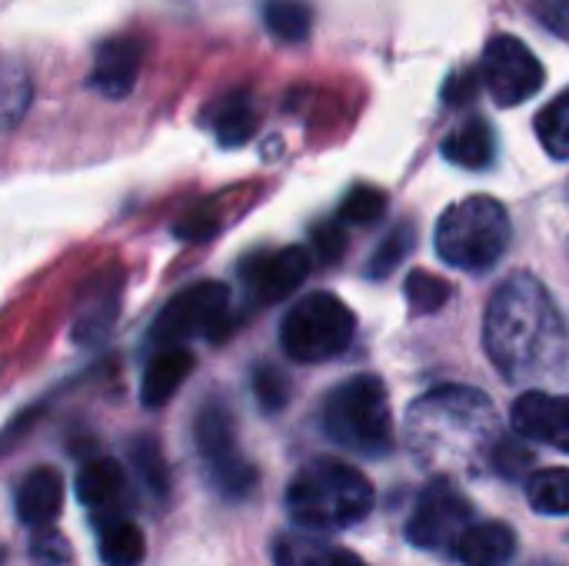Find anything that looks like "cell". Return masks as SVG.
I'll use <instances>...</instances> for the list:
<instances>
[{
    "mask_svg": "<svg viewBox=\"0 0 569 566\" xmlns=\"http://www.w3.org/2000/svg\"><path fill=\"white\" fill-rule=\"evenodd\" d=\"M343 244H347V237L337 224H323L313 230V250L323 264H333L343 254Z\"/></svg>",
    "mask_w": 569,
    "mask_h": 566,
    "instance_id": "cell-33",
    "label": "cell"
},
{
    "mask_svg": "<svg viewBox=\"0 0 569 566\" xmlns=\"http://www.w3.org/2000/svg\"><path fill=\"white\" fill-rule=\"evenodd\" d=\"M193 370V354L183 350V347H163L160 354H153V360L147 364L143 370V380H140V404L147 410H157L163 407L177 390L180 384L187 380V374Z\"/></svg>",
    "mask_w": 569,
    "mask_h": 566,
    "instance_id": "cell-16",
    "label": "cell"
},
{
    "mask_svg": "<svg viewBox=\"0 0 569 566\" xmlns=\"http://www.w3.org/2000/svg\"><path fill=\"white\" fill-rule=\"evenodd\" d=\"M130 464H133V474L137 480L153 494V497H167L170 490V474H167V460H163V450L153 437H137L130 444Z\"/></svg>",
    "mask_w": 569,
    "mask_h": 566,
    "instance_id": "cell-24",
    "label": "cell"
},
{
    "mask_svg": "<svg viewBox=\"0 0 569 566\" xmlns=\"http://www.w3.org/2000/svg\"><path fill=\"white\" fill-rule=\"evenodd\" d=\"M470 500L453 484L437 480L420 494L417 510L407 524V537L420 550H453L460 534L470 527Z\"/></svg>",
    "mask_w": 569,
    "mask_h": 566,
    "instance_id": "cell-10",
    "label": "cell"
},
{
    "mask_svg": "<svg viewBox=\"0 0 569 566\" xmlns=\"http://www.w3.org/2000/svg\"><path fill=\"white\" fill-rule=\"evenodd\" d=\"M330 550L307 534H280L273 544V564L277 566H327Z\"/></svg>",
    "mask_w": 569,
    "mask_h": 566,
    "instance_id": "cell-26",
    "label": "cell"
},
{
    "mask_svg": "<svg viewBox=\"0 0 569 566\" xmlns=\"http://www.w3.org/2000/svg\"><path fill=\"white\" fill-rule=\"evenodd\" d=\"M410 247H413V227H410V224H400V227L377 247V254H373L370 264H367V274H370V277L390 274V270L410 254Z\"/></svg>",
    "mask_w": 569,
    "mask_h": 566,
    "instance_id": "cell-29",
    "label": "cell"
},
{
    "mask_svg": "<svg viewBox=\"0 0 569 566\" xmlns=\"http://www.w3.org/2000/svg\"><path fill=\"white\" fill-rule=\"evenodd\" d=\"M143 53H147V43L137 33L107 37L97 47L93 70H90V87L100 90L110 100H123L137 87V77H140V67H143Z\"/></svg>",
    "mask_w": 569,
    "mask_h": 566,
    "instance_id": "cell-12",
    "label": "cell"
},
{
    "mask_svg": "<svg viewBox=\"0 0 569 566\" xmlns=\"http://www.w3.org/2000/svg\"><path fill=\"white\" fill-rule=\"evenodd\" d=\"M323 430L343 450L383 457L393 447V420L387 390L377 377H350L323 404Z\"/></svg>",
    "mask_w": 569,
    "mask_h": 566,
    "instance_id": "cell-4",
    "label": "cell"
},
{
    "mask_svg": "<svg viewBox=\"0 0 569 566\" xmlns=\"http://www.w3.org/2000/svg\"><path fill=\"white\" fill-rule=\"evenodd\" d=\"M33 557H37V564L40 566H67L70 550H67L63 537H57V534H40V537L33 540Z\"/></svg>",
    "mask_w": 569,
    "mask_h": 566,
    "instance_id": "cell-34",
    "label": "cell"
},
{
    "mask_svg": "<svg viewBox=\"0 0 569 566\" xmlns=\"http://www.w3.org/2000/svg\"><path fill=\"white\" fill-rule=\"evenodd\" d=\"M253 390H257V400H260L263 410L277 414V410L287 407L290 387H287V380H283L280 370H273V367H257V374H253Z\"/></svg>",
    "mask_w": 569,
    "mask_h": 566,
    "instance_id": "cell-30",
    "label": "cell"
},
{
    "mask_svg": "<svg viewBox=\"0 0 569 566\" xmlns=\"http://www.w3.org/2000/svg\"><path fill=\"white\" fill-rule=\"evenodd\" d=\"M263 23L277 40L300 43L310 37L313 10L307 0H263Z\"/></svg>",
    "mask_w": 569,
    "mask_h": 566,
    "instance_id": "cell-21",
    "label": "cell"
},
{
    "mask_svg": "<svg viewBox=\"0 0 569 566\" xmlns=\"http://www.w3.org/2000/svg\"><path fill=\"white\" fill-rule=\"evenodd\" d=\"M480 77L500 107H517V103L530 100L533 93H540V87L547 80L537 53L513 33L490 37V43L483 50Z\"/></svg>",
    "mask_w": 569,
    "mask_h": 566,
    "instance_id": "cell-9",
    "label": "cell"
},
{
    "mask_svg": "<svg viewBox=\"0 0 569 566\" xmlns=\"http://www.w3.org/2000/svg\"><path fill=\"white\" fill-rule=\"evenodd\" d=\"M257 103L247 90H233L227 93L217 107H213V133L220 140V147H240L253 137L257 130Z\"/></svg>",
    "mask_w": 569,
    "mask_h": 566,
    "instance_id": "cell-18",
    "label": "cell"
},
{
    "mask_svg": "<svg viewBox=\"0 0 569 566\" xmlns=\"http://www.w3.org/2000/svg\"><path fill=\"white\" fill-rule=\"evenodd\" d=\"M540 20L569 40V0H533Z\"/></svg>",
    "mask_w": 569,
    "mask_h": 566,
    "instance_id": "cell-35",
    "label": "cell"
},
{
    "mask_svg": "<svg viewBox=\"0 0 569 566\" xmlns=\"http://www.w3.org/2000/svg\"><path fill=\"white\" fill-rule=\"evenodd\" d=\"M193 440L200 450V460L210 474V480L217 484L220 494L227 497H243L253 490L257 474L253 467L243 460L240 447H237V434H233V417L223 404H207L197 420H193Z\"/></svg>",
    "mask_w": 569,
    "mask_h": 566,
    "instance_id": "cell-7",
    "label": "cell"
},
{
    "mask_svg": "<svg viewBox=\"0 0 569 566\" xmlns=\"http://www.w3.org/2000/svg\"><path fill=\"white\" fill-rule=\"evenodd\" d=\"M513 430L527 440L569 454V397L530 390L513 404Z\"/></svg>",
    "mask_w": 569,
    "mask_h": 566,
    "instance_id": "cell-13",
    "label": "cell"
},
{
    "mask_svg": "<svg viewBox=\"0 0 569 566\" xmlns=\"http://www.w3.org/2000/svg\"><path fill=\"white\" fill-rule=\"evenodd\" d=\"M287 510L303 530H343L373 510V487L343 460H313L290 480Z\"/></svg>",
    "mask_w": 569,
    "mask_h": 566,
    "instance_id": "cell-3",
    "label": "cell"
},
{
    "mask_svg": "<svg viewBox=\"0 0 569 566\" xmlns=\"http://www.w3.org/2000/svg\"><path fill=\"white\" fill-rule=\"evenodd\" d=\"M230 290L217 280H200L180 290L157 317L153 340L163 347H183L193 337H213L227 324Z\"/></svg>",
    "mask_w": 569,
    "mask_h": 566,
    "instance_id": "cell-8",
    "label": "cell"
},
{
    "mask_svg": "<svg viewBox=\"0 0 569 566\" xmlns=\"http://www.w3.org/2000/svg\"><path fill=\"white\" fill-rule=\"evenodd\" d=\"M350 340H353V314L333 294L300 297L280 324V344L287 357H293L297 364L333 360L350 347Z\"/></svg>",
    "mask_w": 569,
    "mask_h": 566,
    "instance_id": "cell-6",
    "label": "cell"
},
{
    "mask_svg": "<svg viewBox=\"0 0 569 566\" xmlns=\"http://www.w3.org/2000/svg\"><path fill=\"white\" fill-rule=\"evenodd\" d=\"M30 97H33V83H30L27 63L17 57H3L0 60V137L10 133L23 120Z\"/></svg>",
    "mask_w": 569,
    "mask_h": 566,
    "instance_id": "cell-20",
    "label": "cell"
},
{
    "mask_svg": "<svg viewBox=\"0 0 569 566\" xmlns=\"http://www.w3.org/2000/svg\"><path fill=\"white\" fill-rule=\"evenodd\" d=\"M387 210V197L377 187H353L340 203V220L347 224H373Z\"/></svg>",
    "mask_w": 569,
    "mask_h": 566,
    "instance_id": "cell-28",
    "label": "cell"
},
{
    "mask_svg": "<svg viewBox=\"0 0 569 566\" xmlns=\"http://www.w3.org/2000/svg\"><path fill=\"white\" fill-rule=\"evenodd\" d=\"M147 554V540L140 534L137 524L130 520H117V524H107L103 534H100V557L107 566H140Z\"/></svg>",
    "mask_w": 569,
    "mask_h": 566,
    "instance_id": "cell-22",
    "label": "cell"
},
{
    "mask_svg": "<svg viewBox=\"0 0 569 566\" xmlns=\"http://www.w3.org/2000/svg\"><path fill=\"white\" fill-rule=\"evenodd\" d=\"M510 244L507 207L493 197H467L437 224V254L460 270L493 267Z\"/></svg>",
    "mask_w": 569,
    "mask_h": 566,
    "instance_id": "cell-5",
    "label": "cell"
},
{
    "mask_svg": "<svg viewBox=\"0 0 569 566\" xmlns=\"http://www.w3.org/2000/svg\"><path fill=\"white\" fill-rule=\"evenodd\" d=\"M527 500L537 514L563 517L569 514V470L567 467H550L540 470L527 480Z\"/></svg>",
    "mask_w": 569,
    "mask_h": 566,
    "instance_id": "cell-23",
    "label": "cell"
},
{
    "mask_svg": "<svg viewBox=\"0 0 569 566\" xmlns=\"http://www.w3.org/2000/svg\"><path fill=\"white\" fill-rule=\"evenodd\" d=\"M63 507V480L53 467H37L17 487V517L27 527H50Z\"/></svg>",
    "mask_w": 569,
    "mask_h": 566,
    "instance_id": "cell-14",
    "label": "cell"
},
{
    "mask_svg": "<svg viewBox=\"0 0 569 566\" xmlns=\"http://www.w3.org/2000/svg\"><path fill=\"white\" fill-rule=\"evenodd\" d=\"M123 494H127V477H123L120 464L110 457L90 460L77 477V497L83 507L93 510V517H100L103 510L113 514L120 507Z\"/></svg>",
    "mask_w": 569,
    "mask_h": 566,
    "instance_id": "cell-17",
    "label": "cell"
},
{
    "mask_svg": "<svg viewBox=\"0 0 569 566\" xmlns=\"http://www.w3.org/2000/svg\"><path fill=\"white\" fill-rule=\"evenodd\" d=\"M443 157L467 170H483L493 160V133L483 117H470L443 140Z\"/></svg>",
    "mask_w": 569,
    "mask_h": 566,
    "instance_id": "cell-19",
    "label": "cell"
},
{
    "mask_svg": "<svg viewBox=\"0 0 569 566\" xmlns=\"http://www.w3.org/2000/svg\"><path fill=\"white\" fill-rule=\"evenodd\" d=\"M173 234H177L180 240H207V237H213V234H217V214H213V207L203 203V207L190 210V214L173 227Z\"/></svg>",
    "mask_w": 569,
    "mask_h": 566,
    "instance_id": "cell-31",
    "label": "cell"
},
{
    "mask_svg": "<svg viewBox=\"0 0 569 566\" xmlns=\"http://www.w3.org/2000/svg\"><path fill=\"white\" fill-rule=\"evenodd\" d=\"M537 137L550 150V157L569 160V90H563L553 103H547L537 117Z\"/></svg>",
    "mask_w": 569,
    "mask_h": 566,
    "instance_id": "cell-25",
    "label": "cell"
},
{
    "mask_svg": "<svg viewBox=\"0 0 569 566\" xmlns=\"http://www.w3.org/2000/svg\"><path fill=\"white\" fill-rule=\"evenodd\" d=\"M450 294H453V287L447 280L427 274V270H413L407 277V300H410V310L413 314H433V310H440L450 300Z\"/></svg>",
    "mask_w": 569,
    "mask_h": 566,
    "instance_id": "cell-27",
    "label": "cell"
},
{
    "mask_svg": "<svg viewBox=\"0 0 569 566\" xmlns=\"http://www.w3.org/2000/svg\"><path fill=\"white\" fill-rule=\"evenodd\" d=\"M463 566H507L517 554V537L507 524H470L450 550Z\"/></svg>",
    "mask_w": 569,
    "mask_h": 566,
    "instance_id": "cell-15",
    "label": "cell"
},
{
    "mask_svg": "<svg viewBox=\"0 0 569 566\" xmlns=\"http://www.w3.org/2000/svg\"><path fill=\"white\" fill-rule=\"evenodd\" d=\"M327 566H367L357 554H350V550H330V560Z\"/></svg>",
    "mask_w": 569,
    "mask_h": 566,
    "instance_id": "cell-36",
    "label": "cell"
},
{
    "mask_svg": "<svg viewBox=\"0 0 569 566\" xmlns=\"http://www.w3.org/2000/svg\"><path fill=\"white\" fill-rule=\"evenodd\" d=\"M497 430L490 400L467 387L427 394L410 410V437L427 464H470Z\"/></svg>",
    "mask_w": 569,
    "mask_h": 566,
    "instance_id": "cell-2",
    "label": "cell"
},
{
    "mask_svg": "<svg viewBox=\"0 0 569 566\" xmlns=\"http://www.w3.org/2000/svg\"><path fill=\"white\" fill-rule=\"evenodd\" d=\"M533 566H557V564H533Z\"/></svg>",
    "mask_w": 569,
    "mask_h": 566,
    "instance_id": "cell-37",
    "label": "cell"
},
{
    "mask_svg": "<svg viewBox=\"0 0 569 566\" xmlns=\"http://www.w3.org/2000/svg\"><path fill=\"white\" fill-rule=\"evenodd\" d=\"M247 294L257 304H277L290 297L310 274V250L307 247H283L270 254H253L240 267Z\"/></svg>",
    "mask_w": 569,
    "mask_h": 566,
    "instance_id": "cell-11",
    "label": "cell"
},
{
    "mask_svg": "<svg viewBox=\"0 0 569 566\" xmlns=\"http://www.w3.org/2000/svg\"><path fill=\"white\" fill-rule=\"evenodd\" d=\"M490 360L510 377L550 374L567 357V327L533 277H510L490 300L483 327Z\"/></svg>",
    "mask_w": 569,
    "mask_h": 566,
    "instance_id": "cell-1",
    "label": "cell"
},
{
    "mask_svg": "<svg viewBox=\"0 0 569 566\" xmlns=\"http://www.w3.org/2000/svg\"><path fill=\"white\" fill-rule=\"evenodd\" d=\"M490 460L503 477H520V470H527L533 464V454L527 447H520L517 440H500V447L493 450Z\"/></svg>",
    "mask_w": 569,
    "mask_h": 566,
    "instance_id": "cell-32",
    "label": "cell"
}]
</instances>
